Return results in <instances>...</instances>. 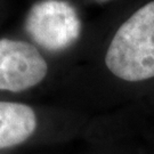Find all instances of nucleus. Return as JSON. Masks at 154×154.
I'll list each match as a JSON object with an SVG mask.
<instances>
[{
    "label": "nucleus",
    "instance_id": "20e7f679",
    "mask_svg": "<svg viewBox=\"0 0 154 154\" xmlns=\"http://www.w3.org/2000/svg\"><path fill=\"white\" fill-rule=\"evenodd\" d=\"M37 116L31 106L0 102V149L24 143L37 129Z\"/></svg>",
    "mask_w": 154,
    "mask_h": 154
},
{
    "label": "nucleus",
    "instance_id": "7ed1b4c3",
    "mask_svg": "<svg viewBox=\"0 0 154 154\" xmlns=\"http://www.w3.org/2000/svg\"><path fill=\"white\" fill-rule=\"evenodd\" d=\"M47 72V62L33 45L21 40H0V90H28L41 82Z\"/></svg>",
    "mask_w": 154,
    "mask_h": 154
},
{
    "label": "nucleus",
    "instance_id": "f257e3e1",
    "mask_svg": "<svg viewBox=\"0 0 154 154\" xmlns=\"http://www.w3.org/2000/svg\"><path fill=\"white\" fill-rule=\"evenodd\" d=\"M105 63L116 77L126 81L154 77V1L139 8L119 28Z\"/></svg>",
    "mask_w": 154,
    "mask_h": 154
},
{
    "label": "nucleus",
    "instance_id": "f03ea898",
    "mask_svg": "<svg viewBox=\"0 0 154 154\" xmlns=\"http://www.w3.org/2000/svg\"><path fill=\"white\" fill-rule=\"evenodd\" d=\"M25 29L39 46L49 51H60L78 40L81 22L74 7L69 2L41 0L31 7Z\"/></svg>",
    "mask_w": 154,
    "mask_h": 154
}]
</instances>
